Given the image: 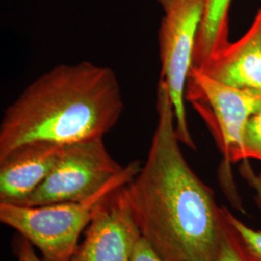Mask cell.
<instances>
[{"label": "cell", "mask_w": 261, "mask_h": 261, "mask_svg": "<svg viewBox=\"0 0 261 261\" xmlns=\"http://www.w3.org/2000/svg\"><path fill=\"white\" fill-rule=\"evenodd\" d=\"M157 112L147 159L127 185L140 232L164 261H214L224 238V207L187 163L168 87L161 80Z\"/></svg>", "instance_id": "1"}, {"label": "cell", "mask_w": 261, "mask_h": 261, "mask_svg": "<svg viewBox=\"0 0 261 261\" xmlns=\"http://www.w3.org/2000/svg\"><path fill=\"white\" fill-rule=\"evenodd\" d=\"M121 87L114 71L88 61L40 75L4 112L0 160L32 142L65 145L103 137L120 120Z\"/></svg>", "instance_id": "2"}, {"label": "cell", "mask_w": 261, "mask_h": 261, "mask_svg": "<svg viewBox=\"0 0 261 261\" xmlns=\"http://www.w3.org/2000/svg\"><path fill=\"white\" fill-rule=\"evenodd\" d=\"M135 161L93 196L75 202L22 206L0 203V222L17 230L42 253L45 261H70L82 232L106 196L129 184L140 171Z\"/></svg>", "instance_id": "3"}, {"label": "cell", "mask_w": 261, "mask_h": 261, "mask_svg": "<svg viewBox=\"0 0 261 261\" xmlns=\"http://www.w3.org/2000/svg\"><path fill=\"white\" fill-rule=\"evenodd\" d=\"M164 11L159 29L161 76L174 109L175 126L181 143L195 149L187 122L185 92L206 0H158Z\"/></svg>", "instance_id": "4"}, {"label": "cell", "mask_w": 261, "mask_h": 261, "mask_svg": "<svg viewBox=\"0 0 261 261\" xmlns=\"http://www.w3.org/2000/svg\"><path fill=\"white\" fill-rule=\"evenodd\" d=\"M103 138L63 145L50 173L21 205L83 201L117 177L125 167L112 158Z\"/></svg>", "instance_id": "5"}, {"label": "cell", "mask_w": 261, "mask_h": 261, "mask_svg": "<svg viewBox=\"0 0 261 261\" xmlns=\"http://www.w3.org/2000/svg\"><path fill=\"white\" fill-rule=\"evenodd\" d=\"M185 99L204 119L227 166L245 160L243 137L250 117L261 107V97L247 93L192 68Z\"/></svg>", "instance_id": "6"}, {"label": "cell", "mask_w": 261, "mask_h": 261, "mask_svg": "<svg viewBox=\"0 0 261 261\" xmlns=\"http://www.w3.org/2000/svg\"><path fill=\"white\" fill-rule=\"evenodd\" d=\"M128 185V184H127ZM127 185L106 196L94 211L70 261H132L141 239Z\"/></svg>", "instance_id": "7"}, {"label": "cell", "mask_w": 261, "mask_h": 261, "mask_svg": "<svg viewBox=\"0 0 261 261\" xmlns=\"http://www.w3.org/2000/svg\"><path fill=\"white\" fill-rule=\"evenodd\" d=\"M63 145L32 142L0 160V203L21 205L56 166Z\"/></svg>", "instance_id": "8"}, {"label": "cell", "mask_w": 261, "mask_h": 261, "mask_svg": "<svg viewBox=\"0 0 261 261\" xmlns=\"http://www.w3.org/2000/svg\"><path fill=\"white\" fill-rule=\"evenodd\" d=\"M202 73L219 83L261 97V7L248 31L215 56Z\"/></svg>", "instance_id": "9"}, {"label": "cell", "mask_w": 261, "mask_h": 261, "mask_svg": "<svg viewBox=\"0 0 261 261\" xmlns=\"http://www.w3.org/2000/svg\"><path fill=\"white\" fill-rule=\"evenodd\" d=\"M232 0H206L202 22L193 57V68L203 72L229 44V11Z\"/></svg>", "instance_id": "10"}, {"label": "cell", "mask_w": 261, "mask_h": 261, "mask_svg": "<svg viewBox=\"0 0 261 261\" xmlns=\"http://www.w3.org/2000/svg\"><path fill=\"white\" fill-rule=\"evenodd\" d=\"M224 211L250 260L261 261V230H254L243 224L225 207Z\"/></svg>", "instance_id": "11"}, {"label": "cell", "mask_w": 261, "mask_h": 261, "mask_svg": "<svg viewBox=\"0 0 261 261\" xmlns=\"http://www.w3.org/2000/svg\"><path fill=\"white\" fill-rule=\"evenodd\" d=\"M243 148L245 160L252 158L261 162V107L246 124Z\"/></svg>", "instance_id": "12"}, {"label": "cell", "mask_w": 261, "mask_h": 261, "mask_svg": "<svg viewBox=\"0 0 261 261\" xmlns=\"http://www.w3.org/2000/svg\"><path fill=\"white\" fill-rule=\"evenodd\" d=\"M224 214L225 219L224 238L221 251L214 261H251L245 252L232 225L225 216L224 207Z\"/></svg>", "instance_id": "13"}, {"label": "cell", "mask_w": 261, "mask_h": 261, "mask_svg": "<svg viewBox=\"0 0 261 261\" xmlns=\"http://www.w3.org/2000/svg\"><path fill=\"white\" fill-rule=\"evenodd\" d=\"M34 248L27 238L22 236L19 237L15 244V253L18 261H45L38 256Z\"/></svg>", "instance_id": "14"}, {"label": "cell", "mask_w": 261, "mask_h": 261, "mask_svg": "<svg viewBox=\"0 0 261 261\" xmlns=\"http://www.w3.org/2000/svg\"><path fill=\"white\" fill-rule=\"evenodd\" d=\"M132 261H164L156 252L152 249L149 243L147 242L143 237H141L136 251L134 253V257Z\"/></svg>", "instance_id": "15"}]
</instances>
